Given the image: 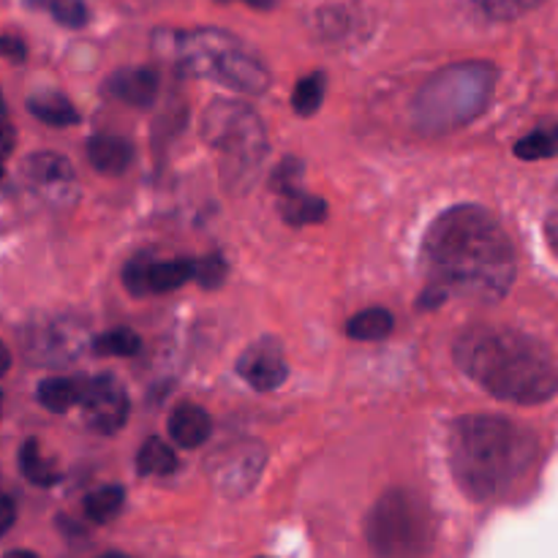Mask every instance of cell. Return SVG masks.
Returning <instances> with one entry per match:
<instances>
[{
    "instance_id": "cell-3",
    "label": "cell",
    "mask_w": 558,
    "mask_h": 558,
    "mask_svg": "<svg viewBox=\"0 0 558 558\" xmlns=\"http://www.w3.org/2000/svg\"><path fill=\"white\" fill-rule=\"evenodd\" d=\"M456 363L488 396L521 407H537L558 392V365L554 354L507 327H474L456 343Z\"/></svg>"
},
{
    "instance_id": "cell-10",
    "label": "cell",
    "mask_w": 558,
    "mask_h": 558,
    "mask_svg": "<svg viewBox=\"0 0 558 558\" xmlns=\"http://www.w3.org/2000/svg\"><path fill=\"white\" fill-rule=\"evenodd\" d=\"M240 379L256 392H272L287 381L289 365L283 357V347L276 338H262V341L251 343L238 360Z\"/></svg>"
},
{
    "instance_id": "cell-7",
    "label": "cell",
    "mask_w": 558,
    "mask_h": 558,
    "mask_svg": "<svg viewBox=\"0 0 558 558\" xmlns=\"http://www.w3.org/2000/svg\"><path fill=\"white\" fill-rule=\"evenodd\" d=\"M365 539L379 556L407 558L428 554L434 545V521L428 507L412 494L390 490L371 510L365 521Z\"/></svg>"
},
{
    "instance_id": "cell-16",
    "label": "cell",
    "mask_w": 558,
    "mask_h": 558,
    "mask_svg": "<svg viewBox=\"0 0 558 558\" xmlns=\"http://www.w3.org/2000/svg\"><path fill=\"white\" fill-rule=\"evenodd\" d=\"M27 109H31L33 118H38L47 125H54V129H69V125L80 123L76 107L69 98L60 96V93H38V96H31L27 98Z\"/></svg>"
},
{
    "instance_id": "cell-19",
    "label": "cell",
    "mask_w": 558,
    "mask_h": 558,
    "mask_svg": "<svg viewBox=\"0 0 558 558\" xmlns=\"http://www.w3.org/2000/svg\"><path fill=\"white\" fill-rule=\"evenodd\" d=\"M174 469H178V456L167 441L153 436L142 445L140 456H136V472L142 477H163V474H172Z\"/></svg>"
},
{
    "instance_id": "cell-23",
    "label": "cell",
    "mask_w": 558,
    "mask_h": 558,
    "mask_svg": "<svg viewBox=\"0 0 558 558\" xmlns=\"http://www.w3.org/2000/svg\"><path fill=\"white\" fill-rule=\"evenodd\" d=\"M125 505V490L120 485H104V488L93 490L85 499V515L93 523H109L118 518V512Z\"/></svg>"
},
{
    "instance_id": "cell-25",
    "label": "cell",
    "mask_w": 558,
    "mask_h": 558,
    "mask_svg": "<svg viewBox=\"0 0 558 558\" xmlns=\"http://www.w3.org/2000/svg\"><path fill=\"white\" fill-rule=\"evenodd\" d=\"M142 349L140 336L129 327H114V330L104 332L93 341V352L96 354H112V357H131Z\"/></svg>"
},
{
    "instance_id": "cell-4",
    "label": "cell",
    "mask_w": 558,
    "mask_h": 558,
    "mask_svg": "<svg viewBox=\"0 0 558 558\" xmlns=\"http://www.w3.org/2000/svg\"><path fill=\"white\" fill-rule=\"evenodd\" d=\"M494 63L463 60L436 71L414 98V125L425 136H445L463 129L485 112L496 90Z\"/></svg>"
},
{
    "instance_id": "cell-9",
    "label": "cell",
    "mask_w": 558,
    "mask_h": 558,
    "mask_svg": "<svg viewBox=\"0 0 558 558\" xmlns=\"http://www.w3.org/2000/svg\"><path fill=\"white\" fill-rule=\"evenodd\" d=\"M22 178L41 199L52 205H69L76 199V174L65 156L33 153L22 161Z\"/></svg>"
},
{
    "instance_id": "cell-30",
    "label": "cell",
    "mask_w": 558,
    "mask_h": 558,
    "mask_svg": "<svg viewBox=\"0 0 558 558\" xmlns=\"http://www.w3.org/2000/svg\"><path fill=\"white\" fill-rule=\"evenodd\" d=\"M300 180H303V163L294 161V158H283L281 167H278L276 174H272V189L281 194V191L300 185Z\"/></svg>"
},
{
    "instance_id": "cell-36",
    "label": "cell",
    "mask_w": 558,
    "mask_h": 558,
    "mask_svg": "<svg viewBox=\"0 0 558 558\" xmlns=\"http://www.w3.org/2000/svg\"><path fill=\"white\" fill-rule=\"evenodd\" d=\"M243 3L254 5V9H262V11H270L272 5H276V0H243Z\"/></svg>"
},
{
    "instance_id": "cell-35",
    "label": "cell",
    "mask_w": 558,
    "mask_h": 558,
    "mask_svg": "<svg viewBox=\"0 0 558 558\" xmlns=\"http://www.w3.org/2000/svg\"><path fill=\"white\" fill-rule=\"evenodd\" d=\"M9 368H11V352H9V347L0 341V376L9 374Z\"/></svg>"
},
{
    "instance_id": "cell-18",
    "label": "cell",
    "mask_w": 558,
    "mask_h": 558,
    "mask_svg": "<svg viewBox=\"0 0 558 558\" xmlns=\"http://www.w3.org/2000/svg\"><path fill=\"white\" fill-rule=\"evenodd\" d=\"M392 332V314L387 308H365L354 314L347 325V336L352 341H381Z\"/></svg>"
},
{
    "instance_id": "cell-8",
    "label": "cell",
    "mask_w": 558,
    "mask_h": 558,
    "mask_svg": "<svg viewBox=\"0 0 558 558\" xmlns=\"http://www.w3.org/2000/svg\"><path fill=\"white\" fill-rule=\"evenodd\" d=\"M80 409L85 423L98 434H118L129 420V392L120 385L118 376L101 374L82 381Z\"/></svg>"
},
{
    "instance_id": "cell-13",
    "label": "cell",
    "mask_w": 558,
    "mask_h": 558,
    "mask_svg": "<svg viewBox=\"0 0 558 558\" xmlns=\"http://www.w3.org/2000/svg\"><path fill=\"white\" fill-rule=\"evenodd\" d=\"M169 436L178 447L183 450H196V447L205 445L213 434V420L196 403H180L172 414H169Z\"/></svg>"
},
{
    "instance_id": "cell-11",
    "label": "cell",
    "mask_w": 558,
    "mask_h": 558,
    "mask_svg": "<svg viewBox=\"0 0 558 558\" xmlns=\"http://www.w3.org/2000/svg\"><path fill=\"white\" fill-rule=\"evenodd\" d=\"M262 466H265V450L259 445H243L229 452L227 461L216 466L213 477H216V485L227 496H243L254 488Z\"/></svg>"
},
{
    "instance_id": "cell-6",
    "label": "cell",
    "mask_w": 558,
    "mask_h": 558,
    "mask_svg": "<svg viewBox=\"0 0 558 558\" xmlns=\"http://www.w3.org/2000/svg\"><path fill=\"white\" fill-rule=\"evenodd\" d=\"M202 140L221 156V178L229 191L243 194L267 156V131L259 114L243 101H216L202 114Z\"/></svg>"
},
{
    "instance_id": "cell-39",
    "label": "cell",
    "mask_w": 558,
    "mask_h": 558,
    "mask_svg": "<svg viewBox=\"0 0 558 558\" xmlns=\"http://www.w3.org/2000/svg\"><path fill=\"white\" fill-rule=\"evenodd\" d=\"M0 180H3V167H0Z\"/></svg>"
},
{
    "instance_id": "cell-1",
    "label": "cell",
    "mask_w": 558,
    "mask_h": 558,
    "mask_svg": "<svg viewBox=\"0 0 558 558\" xmlns=\"http://www.w3.org/2000/svg\"><path fill=\"white\" fill-rule=\"evenodd\" d=\"M428 289L423 305L436 308L450 294L496 303L515 281L518 262L510 234L485 207L456 205L441 213L423 240Z\"/></svg>"
},
{
    "instance_id": "cell-2",
    "label": "cell",
    "mask_w": 558,
    "mask_h": 558,
    "mask_svg": "<svg viewBox=\"0 0 558 558\" xmlns=\"http://www.w3.org/2000/svg\"><path fill=\"white\" fill-rule=\"evenodd\" d=\"M539 458V441L523 425L494 414H472L450 428V469L474 501H499L515 494Z\"/></svg>"
},
{
    "instance_id": "cell-17",
    "label": "cell",
    "mask_w": 558,
    "mask_h": 558,
    "mask_svg": "<svg viewBox=\"0 0 558 558\" xmlns=\"http://www.w3.org/2000/svg\"><path fill=\"white\" fill-rule=\"evenodd\" d=\"M36 398L47 412L63 414L69 412V409L80 407L82 381L65 379V376H52V379H44L41 385H38Z\"/></svg>"
},
{
    "instance_id": "cell-12",
    "label": "cell",
    "mask_w": 558,
    "mask_h": 558,
    "mask_svg": "<svg viewBox=\"0 0 558 558\" xmlns=\"http://www.w3.org/2000/svg\"><path fill=\"white\" fill-rule=\"evenodd\" d=\"M107 93L114 96L118 101L129 104V107H150L156 101L158 93V74L145 65H136V69H120L109 76Z\"/></svg>"
},
{
    "instance_id": "cell-15",
    "label": "cell",
    "mask_w": 558,
    "mask_h": 558,
    "mask_svg": "<svg viewBox=\"0 0 558 558\" xmlns=\"http://www.w3.org/2000/svg\"><path fill=\"white\" fill-rule=\"evenodd\" d=\"M278 213L289 227H311V223H322L327 218V202L303 191V185H294V189L281 191Z\"/></svg>"
},
{
    "instance_id": "cell-27",
    "label": "cell",
    "mask_w": 558,
    "mask_h": 558,
    "mask_svg": "<svg viewBox=\"0 0 558 558\" xmlns=\"http://www.w3.org/2000/svg\"><path fill=\"white\" fill-rule=\"evenodd\" d=\"M150 254H136L129 265L123 267V283L134 298H145L150 294Z\"/></svg>"
},
{
    "instance_id": "cell-22",
    "label": "cell",
    "mask_w": 558,
    "mask_h": 558,
    "mask_svg": "<svg viewBox=\"0 0 558 558\" xmlns=\"http://www.w3.org/2000/svg\"><path fill=\"white\" fill-rule=\"evenodd\" d=\"M194 278V262L191 259H169V262H156L150 265V294L161 292H174L183 283H189Z\"/></svg>"
},
{
    "instance_id": "cell-20",
    "label": "cell",
    "mask_w": 558,
    "mask_h": 558,
    "mask_svg": "<svg viewBox=\"0 0 558 558\" xmlns=\"http://www.w3.org/2000/svg\"><path fill=\"white\" fill-rule=\"evenodd\" d=\"M515 156L523 161H545L558 156V123H543L515 142Z\"/></svg>"
},
{
    "instance_id": "cell-24",
    "label": "cell",
    "mask_w": 558,
    "mask_h": 558,
    "mask_svg": "<svg viewBox=\"0 0 558 558\" xmlns=\"http://www.w3.org/2000/svg\"><path fill=\"white\" fill-rule=\"evenodd\" d=\"M322 101H325V74H308L294 85L292 107L298 114L311 118L319 112Z\"/></svg>"
},
{
    "instance_id": "cell-21",
    "label": "cell",
    "mask_w": 558,
    "mask_h": 558,
    "mask_svg": "<svg viewBox=\"0 0 558 558\" xmlns=\"http://www.w3.org/2000/svg\"><path fill=\"white\" fill-rule=\"evenodd\" d=\"M20 469L33 485H41V488H47V485H54L60 480L58 466H54V461H49V458L44 456L36 439H27L25 445H22Z\"/></svg>"
},
{
    "instance_id": "cell-26",
    "label": "cell",
    "mask_w": 558,
    "mask_h": 558,
    "mask_svg": "<svg viewBox=\"0 0 558 558\" xmlns=\"http://www.w3.org/2000/svg\"><path fill=\"white\" fill-rule=\"evenodd\" d=\"M36 9H44L52 14L54 22L65 27H82L87 22L85 0H27Z\"/></svg>"
},
{
    "instance_id": "cell-32",
    "label": "cell",
    "mask_w": 558,
    "mask_h": 558,
    "mask_svg": "<svg viewBox=\"0 0 558 558\" xmlns=\"http://www.w3.org/2000/svg\"><path fill=\"white\" fill-rule=\"evenodd\" d=\"M14 518H16L14 501H11L5 494H0V537L14 526Z\"/></svg>"
},
{
    "instance_id": "cell-14",
    "label": "cell",
    "mask_w": 558,
    "mask_h": 558,
    "mask_svg": "<svg viewBox=\"0 0 558 558\" xmlns=\"http://www.w3.org/2000/svg\"><path fill=\"white\" fill-rule=\"evenodd\" d=\"M87 158L96 172L107 174V178H120L134 163V147L123 136L98 134L87 142Z\"/></svg>"
},
{
    "instance_id": "cell-5",
    "label": "cell",
    "mask_w": 558,
    "mask_h": 558,
    "mask_svg": "<svg viewBox=\"0 0 558 558\" xmlns=\"http://www.w3.org/2000/svg\"><path fill=\"white\" fill-rule=\"evenodd\" d=\"M174 63L194 76L218 82L243 96H259L270 87L267 65L245 47L240 38L213 27H196L183 33H163L158 38Z\"/></svg>"
},
{
    "instance_id": "cell-37",
    "label": "cell",
    "mask_w": 558,
    "mask_h": 558,
    "mask_svg": "<svg viewBox=\"0 0 558 558\" xmlns=\"http://www.w3.org/2000/svg\"><path fill=\"white\" fill-rule=\"evenodd\" d=\"M0 120H5V101H3V93H0Z\"/></svg>"
},
{
    "instance_id": "cell-29",
    "label": "cell",
    "mask_w": 558,
    "mask_h": 558,
    "mask_svg": "<svg viewBox=\"0 0 558 558\" xmlns=\"http://www.w3.org/2000/svg\"><path fill=\"white\" fill-rule=\"evenodd\" d=\"M223 278H227V262L218 254L205 256V259L194 262V281H199L205 289L221 287Z\"/></svg>"
},
{
    "instance_id": "cell-33",
    "label": "cell",
    "mask_w": 558,
    "mask_h": 558,
    "mask_svg": "<svg viewBox=\"0 0 558 558\" xmlns=\"http://www.w3.org/2000/svg\"><path fill=\"white\" fill-rule=\"evenodd\" d=\"M14 140H16L14 129H11L5 120H0V161H3L11 150H14Z\"/></svg>"
},
{
    "instance_id": "cell-28",
    "label": "cell",
    "mask_w": 558,
    "mask_h": 558,
    "mask_svg": "<svg viewBox=\"0 0 558 558\" xmlns=\"http://www.w3.org/2000/svg\"><path fill=\"white\" fill-rule=\"evenodd\" d=\"M480 5V11L494 20H515V16L529 14L532 9H537L545 0H474Z\"/></svg>"
},
{
    "instance_id": "cell-31",
    "label": "cell",
    "mask_w": 558,
    "mask_h": 558,
    "mask_svg": "<svg viewBox=\"0 0 558 558\" xmlns=\"http://www.w3.org/2000/svg\"><path fill=\"white\" fill-rule=\"evenodd\" d=\"M0 58L11 60V63H22L25 60V44L14 36H0Z\"/></svg>"
},
{
    "instance_id": "cell-34",
    "label": "cell",
    "mask_w": 558,
    "mask_h": 558,
    "mask_svg": "<svg viewBox=\"0 0 558 558\" xmlns=\"http://www.w3.org/2000/svg\"><path fill=\"white\" fill-rule=\"evenodd\" d=\"M545 229H548V243L554 245L556 254H558V202L554 205V210H550L548 223H545Z\"/></svg>"
},
{
    "instance_id": "cell-38",
    "label": "cell",
    "mask_w": 558,
    "mask_h": 558,
    "mask_svg": "<svg viewBox=\"0 0 558 558\" xmlns=\"http://www.w3.org/2000/svg\"><path fill=\"white\" fill-rule=\"evenodd\" d=\"M0 417H3V390H0Z\"/></svg>"
}]
</instances>
